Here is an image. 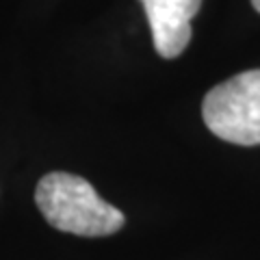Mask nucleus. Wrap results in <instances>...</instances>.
Returning a JSON list of instances; mask_svg holds the SVG:
<instances>
[{
	"instance_id": "obj_1",
	"label": "nucleus",
	"mask_w": 260,
	"mask_h": 260,
	"mask_svg": "<svg viewBox=\"0 0 260 260\" xmlns=\"http://www.w3.org/2000/svg\"><path fill=\"white\" fill-rule=\"evenodd\" d=\"M37 208L61 232L78 237H109L124 228V213L104 202L85 178L50 172L35 191Z\"/></svg>"
},
{
	"instance_id": "obj_3",
	"label": "nucleus",
	"mask_w": 260,
	"mask_h": 260,
	"mask_svg": "<svg viewBox=\"0 0 260 260\" xmlns=\"http://www.w3.org/2000/svg\"><path fill=\"white\" fill-rule=\"evenodd\" d=\"M150 22L154 48L162 59H176L191 42V20L202 0H141Z\"/></svg>"
},
{
	"instance_id": "obj_2",
	"label": "nucleus",
	"mask_w": 260,
	"mask_h": 260,
	"mask_svg": "<svg viewBox=\"0 0 260 260\" xmlns=\"http://www.w3.org/2000/svg\"><path fill=\"white\" fill-rule=\"evenodd\" d=\"M202 117L219 139L260 145V70L241 72L210 89L202 102Z\"/></svg>"
},
{
	"instance_id": "obj_4",
	"label": "nucleus",
	"mask_w": 260,
	"mask_h": 260,
	"mask_svg": "<svg viewBox=\"0 0 260 260\" xmlns=\"http://www.w3.org/2000/svg\"><path fill=\"white\" fill-rule=\"evenodd\" d=\"M251 5H254V9L260 13V0H251Z\"/></svg>"
}]
</instances>
